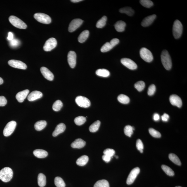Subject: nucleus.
<instances>
[{"instance_id":"1","label":"nucleus","mask_w":187,"mask_h":187,"mask_svg":"<svg viewBox=\"0 0 187 187\" xmlns=\"http://www.w3.org/2000/svg\"><path fill=\"white\" fill-rule=\"evenodd\" d=\"M13 174L12 169L8 167H5L0 171V179L3 182H9L12 179Z\"/></svg>"},{"instance_id":"2","label":"nucleus","mask_w":187,"mask_h":187,"mask_svg":"<svg viewBox=\"0 0 187 187\" xmlns=\"http://www.w3.org/2000/svg\"><path fill=\"white\" fill-rule=\"evenodd\" d=\"M161 61L162 65L167 70H169L172 67V62L170 56L167 50L162 51L161 55Z\"/></svg>"},{"instance_id":"3","label":"nucleus","mask_w":187,"mask_h":187,"mask_svg":"<svg viewBox=\"0 0 187 187\" xmlns=\"http://www.w3.org/2000/svg\"><path fill=\"white\" fill-rule=\"evenodd\" d=\"M183 25L180 21L175 20L174 23L173 28V32L175 38H179L182 35Z\"/></svg>"},{"instance_id":"4","label":"nucleus","mask_w":187,"mask_h":187,"mask_svg":"<svg viewBox=\"0 0 187 187\" xmlns=\"http://www.w3.org/2000/svg\"><path fill=\"white\" fill-rule=\"evenodd\" d=\"M9 21L15 27L20 29H26L27 26L24 22L14 16H11L9 18Z\"/></svg>"},{"instance_id":"5","label":"nucleus","mask_w":187,"mask_h":187,"mask_svg":"<svg viewBox=\"0 0 187 187\" xmlns=\"http://www.w3.org/2000/svg\"><path fill=\"white\" fill-rule=\"evenodd\" d=\"M34 18L38 22L44 24H49L52 22L50 17L46 14L42 13H37L34 15Z\"/></svg>"},{"instance_id":"6","label":"nucleus","mask_w":187,"mask_h":187,"mask_svg":"<svg viewBox=\"0 0 187 187\" xmlns=\"http://www.w3.org/2000/svg\"><path fill=\"white\" fill-rule=\"evenodd\" d=\"M140 54L141 58L147 62H150L153 59L152 53L146 48H142L140 51Z\"/></svg>"},{"instance_id":"7","label":"nucleus","mask_w":187,"mask_h":187,"mask_svg":"<svg viewBox=\"0 0 187 187\" xmlns=\"http://www.w3.org/2000/svg\"><path fill=\"white\" fill-rule=\"evenodd\" d=\"M16 126V122L14 121H11L6 124L3 131L4 135L8 137L12 135Z\"/></svg>"},{"instance_id":"8","label":"nucleus","mask_w":187,"mask_h":187,"mask_svg":"<svg viewBox=\"0 0 187 187\" xmlns=\"http://www.w3.org/2000/svg\"><path fill=\"white\" fill-rule=\"evenodd\" d=\"M76 102L79 107L87 108L90 105V102L87 98L82 96H77L75 99Z\"/></svg>"},{"instance_id":"9","label":"nucleus","mask_w":187,"mask_h":187,"mask_svg":"<svg viewBox=\"0 0 187 187\" xmlns=\"http://www.w3.org/2000/svg\"><path fill=\"white\" fill-rule=\"evenodd\" d=\"M57 44V41L56 39L50 38L46 41L43 47V49L46 52H50L55 48Z\"/></svg>"},{"instance_id":"10","label":"nucleus","mask_w":187,"mask_h":187,"mask_svg":"<svg viewBox=\"0 0 187 187\" xmlns=\"http://www.w3.org/2000/svg\"><path fill=\"white\" fill-rule=\"evenodd\" d=\"M140 172V169L139 167L134 168L130 172L128 177L126 183L128 185H131L134 182L138 175Z\"/></svg>"},{"instance_id":"11","label":"nucleus","mask_w":187,"mask_h":187,"mask_svg":"<svg viewBox=\"0 0 187 187\" xmlns=\"http://www.w3.org/2000/svg\"><path fill=\"white\" fill-rule=\"evenodd\" d=\"M83 20L80 19H75L72 20L70 23L68 28V31L70 32H72L78 29L82 25Z\"/></svg>"},{"instance_id":"12","label":"nucleus","mask_w":187,"mask_h":187,"mask_svg":"<svg viewBox=\"0 0 187 187\" xmlns=\"http://www.w3.org/2000/svg\"><path fill=\"white\" fill-rule=\"evenodd\" d=\"M8 64L11 66L16 68L25 70L27 67L25 63L19 60H11L8 61Z\"/></svg>"},{"instance_id":"13","label":"nucleus","mask_w":187,"mask_h":187,"mask_svg":"<svg viewBox=\"0 0 187 187\" xmlns=\"http://www.w3.org/2000/svg\"><path fill=\"white\" fill-rule=\"evenodd\" d=\"M121 63L126 67L131 70L136 69L137 66L135 62L130 59L123 58L121 60Z\"/></svg>"},{"instance_id":"14","label":"nucleus","mask_w":187,"mask_h":187,"mask_svg":"<svg viewBox=\"0 0 187 187\" xmlns=\"http://www.w3.org/2000/svg\"><path fill=\"white\" fill-rule=\"evenodd\" d=\"M68 61L70 66L72 68L75 67L76 64V54L73 51H70L68 54Z\"/></svg>"},{"instance_id":"15","label":"nucleus","mask_w":187,"mask_h":187,"mask_svg":"<svg viewBox=\"0 0 187 187\" xmlns=\"http://www.w3.org/2000/svg\"><path fill=\"white\" fill-rule=\"evenodd\" d=\"M169 101L171 105L180 108L182 105V99L178 96L173 95L169 97Z\"/></svg>"},{"instance_id":"16","label":"nucleus","mask_w":187,"mask_h":187,"mask_svg":"<svg viewBox=\"0 0 187 187\" xmlns=\"http://www.w3.org/2000/svg\"><path fill=\"white\" fill-rule=\"evenodd\" d=\"M42 74L47 80L52 81L54 79V75L50 71L45 67H42L40 69Z\"/></svg>"},{"instance_id":"17","label":"nucleus","mask_w":187,"mask_h":187,"mask_svg":"<svg viewBox=\"0 0 187 187\" xmlns=\"http://www.w3.org/2000/svg\"><path fill=\"white\" fill-rule=\"evenodd\" d=\"M43 96L42 92L37 91H34L32 92L28 96V101L32 102L35 100L39 99L41 98Z\"/></svg>"},{"instance_id":"18","label":"nucleus","mask_w":187,"mask_h":187,"mask_svg":"<svg viewBox=\"0 0 187 187\" xmlns=\"http://www.w3.org/2000/svg\"><path fill=\"white\" fill-rule=\"evenodd\" d=\"M29 90H26L18 92L16 96V99L20 103H22L24 101L29 93Z\"/></svg>"},{"instance_id":"19","label":"nucleus","mask_w":187,"mask_h":187,"mask_svg":"<svg viewBox=\"0 0 187 187\" xmlns=\"http://www.w3.org/2000/svg\"><path fill=\"white\" fill-rule=\"evenodd\" d=\"M156 17V15H152L146 17L141 22V25L143 27H147L150 26L154 21Z\"/></svg>"},{"instance_id":"20","label":"nucleus","mask_w":187,"mask_h":187,"mask_svg":"<svg viewBox=\"0 0 187 187\" xmlns=\"http://www.w3.org/2000/svg\"><path fill=\"white\" fill-rule=\"evenodd\" d=\"M85 145V141L82 139L79 138L76 140L71 143V146L73 148L80 149L84 147Z\"/></svg>"},{"instance_id":"21","label":"nucleus","mask_w":187,"mask_h":187,"mask_svg":"<svg viewBox=\"0 0 187 187\" xmlns=\"http://www.w3.org/2000/svg\"><path fill=\"white\" fill-rule=\"evenodd\" d=\"M66 128L65 125L63 123H60L58 124L53 133V136L54 137L57 136L59 134L63 133L65 131Z\"/></svg>"},{"instance_id":"22","label":"nucleus","mask_w":187,"mask_h":187,"mask_svg":"<svg viewBox=\"0 0 187 187\" xmlns=\"http://www.w3.org/2000/svg\"><path fill=\"white\" fill-rule=\"evenodd\" d=\"M33 154L36 157L39 158H43L47 157L48 156V152L46 150L37 149L33 151Z\"/></svg>"},{"instance_id":"23","label":"nucleus","mask_w":187,"mask_h":187,"mask_svg":"<svg viewBox=\"0 0 187 187\" xmlns=\"http://www.w3.org/2000/svg\"><path fill=\"white\" fill-rule=\"evenodd\" d=\"M126 25V23L123 21H118L115 24V28L117 31L122 32L124 31Z\"/></svg>"},{"instance_id":"24","label":"nucleus","mask_w":187,"mask_h":187,"mask_svg":"<svg viewBox=\"0 0 187 187\" xmlns=\"http://www.w3.org/2000/svg\"><path fill=\"white\" fill-rule=\"evenodd\" d=\"M47 123L44 120H41L37 122L35 124V128L37 131H40L44 129L47 126Z\"/></svg>"},{"instance_id":"25","label":"nucleus","mask_w":187,"mask_h":187,"mask_svg":"<svg viewBox=\"0 0 187 187\" xmlns=\"http://www.w3.org/2000/svg\"><path fill=\"white\" fill-rule=\"evenodd\" d=\"M89 35V31L86 30L83 31L81 33L78 37V41L79 42L83 43L85 42L88 39Z\"/></svg>"},{"instance_id":"26","label":"nucleus","mask_w":187,"mask_h":187,"mask_svg":"<svg viewBox=\"0 0 187 187\" xmlns=\"http://www.w3.org/2000/svg\"><path fill=\"white\" fill-rule=\"evenodd\" d=\"M38 184L41 187H43L46 184V178L45 175L42 173H40L38 175L37 178Z\"/></svg>"},{"instance_id":"27","label":"nucleus","mask_w":187,"mask_h":187,"mask_svg":"<svg viewBox=\"0 0 187 187\" xmlns=\"http://www.w3.org/2000/svg\"><path fill=\"white\" fill-rule=\"evenodd\" d=\"M88 160L89 158L87 156L83 155L77 159L76 164L79 166H84L88 163Z\"/></svg>"},{"instance_id":"28","label":"nucleus","mask_w":187,"mask_h":187,"mask_svg":"<svg viewBox=\"0 0 187 187\" xmlns=\"http://www.w3.org/2000/svg\"><path fill=\"white\" fill-rule=\"evenodd\" d=\"M96 73L98 76L104 77H108L110 75L109 71L104 69H98L96 71Z\"/></svg>"},{"instance_id":"29","label":"nucleus","mask_w":187,"mask_h":187,"mask_svg":"<svg viewBox=\"0 0 187 187\" xmlns=\"http://www.w3.org/2000/svg\"><path fill=\"white\" fill-rule=\"evenodd\" d=\"M101 124V122L99 121H96L92 123L89 128L90 131L91 133H95L99 130Z\"/></svg>"},{"instance_id":"30","label":"nucleus","mask_w":187,"mask_h":187,"mask_svg":"<svg viewBox=\"0 0 187 187\" xmlns=\"http://www.w3.org/2000/svg\"><path fill=\"white\" fill-rule=\"evenodd\" d=\"M119 12L121 13H125L129 16H133L135 13L133 9L130 7H125L121 8Z\"/></svg>"},{"instance_id":"31","label":"nucleus","mask_w":187,"mask_h":187,"mask_svg":"<svg viewBox=\"0 0 187 187\" xmlns=\"http://www.w3.org/2000/svg\"><path fill=\"white\" fill-rule=\"evenodd\" d=\"M169 158L172 162L173 163L176 164V165L179 166H180L181 165V162L179 158L175 154H170L169 155Z\"/></svg>"},{"instance_id":"32","label":"nucleus","mask_w":187,"mask_h":187,"mask_svg":"<svg viewBox=\"0 0 187 187\" xmlns=\"http://www.w3.org/2000/svg\"><path fill=\"white\" fill-rule=\"evenodd\" d=\"M94 187H109V185L108 181L105 179H102L96 182Z\"/></svg>"},{"instance_id":"33","label":"nucleus","mask_w":187,"mask_h":187,"mask_svg":"<svg viewBox=\"0 0 187 187\" xmlns=\"http://www.w3.org/2000/svg\"><path fill=\"white\" fill-rule=\"evenodd\" d=\"M118 99L120 103L123 104H127L130 102V99L128 96L121 94L118 96Z\"/></svg>"},{"instance_id":"34","label":"nucleus","mask_w":187,"mask_h":187,"mask_svg":"<svg viewBox=\"0 0 187 187\" xmlns=\"http://www.w3.org/2000/svg\"><path fill=\"white\" fill-rule=\"evenodd\" d=\"M54 184L57 187H65V182L61 177H56L54 179Z\"/></svg>"},{"instance_id":"35","label":"nucleus","mask_w":187,"mask_h":187,"mask_svg":"<svg viewBox=\"0 0 187 187\" xmlns=\"http://www.w3.org/2000/svg\"><path fill=\"white\" fill-rule=\"evenodd\" d=\"M107 18L106 16H104L101 19L99 20L96 23V27L98 28H102L104 27L106 24Z\"/></svg>"},{"instance_id":"36","label":"nucleus","mask_w":187,"mask_h":187,"mask_svg":"<svg viewBox=\"0 0 187 187\" xmlns=\"http://www.w3.org/2000/svg\"><path fill=\"white\" fill-rule=\"evenodd\" d=\"M135 130L133 127L130 125L126 126L124 129V133L126 135L129 137H131L133 133V131Z\"/></svg>"},{"instance_id":"37","label":"nucleus","mask_w":187,"mask_h":187,"mask_svg":"<svg viewBox=\"0 0 187 187\" xmlns=\"http://www.w3.org/2000/svg\"><path fill=\"white\" fill-rule=\"evenodd\" d=\"M162 168L166 174L168 175L169 176H173L174 175V171L169 166L165 165H162Z\"/></svg>"},{"instance_id":"38","label":"nucleus","mask_w":187,"mask_h":187,"mask_svg":"<svg viewBox=\"0 0 187 187\" xmlns=\"http://www.w3.org/2000/svg\"><path fill=\"white\" fill-rule=\"evenodd\" d=\"M62 106H63V103L62 102L59 100H58L55 102L53 104L52 109L54 111L57 112L61 109Z\"/></svg>"},{"instance_id":"39","label":"nucleus","mask_w":187,"mask_h":187,"mask_svg":"<svg viewBox=\"0 0 187 187\" xmlns=\"http://www.w3.org/2000/svg\"><path fill=\"white\" fill-rule=\"evenodd\" d=\"M86 118L83 116H79L75 118L74 122L77 126L82 125L86 121Z\"/></svg>"},{"instance_id":"40","label":"nucleus","mask_w":187,"mask_h":187,"mask_svg":"<svg viewBox=\"0 0 187 187\" xmlns=\"http://www.w3.org/2000/svg\"><path fill=\"white\" fill-rule=\"evenodd\" d=\"M145 86V83L143 81H140L136 83L135 87L139 92H141L144 89Z\"/></svg>"},{"instance_id":"41","label":"nucleus","mask_w":187,"mask_h":187,"mask_svg":"<svg viewBox=\"0 0 187 187\" xmlns=\"http://www.w3.org/2000/svg\"><path fill=\"white\" fill-rule=\"evenodd\" d=\"M113 47L111 46L110 43L107 42L102 47L101 51L102 52H109L112 49Z\"/></svg>"},{"instance_id":"42","label":"nucleus","mask_w":187,"mask_h":187,"mask_svg":"<svg viewBox=\"0 0 187 187\" xmlns=\"http://www.w3.org/2000/svg\"><path fill=\"white\" fill-rule=\"evenodd\" d=\"M140 2L142 5L146 8H150L153 5V3L150 0H141Z\"/></svg>"},{"instance_id":"43","label":"nucleus","mask_w":187,"mask_h":187,"mask_svg":"<svg viewBox=\"0 0 187 187\" xmlns=\"http://www.w3.org/2000/svg\"><path fill=\"white\" fill-rule=\"evenodd\" d=\"M149 131L151 135L154 137L159 138L161 137V134L159 132L153 128H150L149 129Z\"/></svg>"},{"instance_id":"44","label":"nucleus","mask_w":187,"mask_h":187,"mask_svg":"<svg viewBox=\"0 0 187 187\" xmlns=\"http://www.w3.org/2000/svg\"><path fill=\"white\" fill-rule=\"evenodd\" d=\"M104 155L110 157L112 158L115 154V151L114 150L111 149H107L104 150L103 152Z\"/></svg>"},{"instance_id":"45","label":"nucleus","mask_w":187,"mask_h":187,"mask_svg":"<svg viewBox=\"0 0 187 187\" xmlns=\"http://www.w3.org/2000/svg\"><path fill=\"white\" fill-rule=\"evenodd\" d=\"M156 88L154 84L151 85L149 87L148 91V94L149 96H152L156 92Z\"/></svg>"},{"instance_id":"46","label":"nucleus","mask_w":187,"mask_h":187,"mask_svg":"<svg viewBox=\"0 0 187 187\" xmlns=\"http://www.w3.org/2000/svg\"><path fill=\"white\" fill-rule=\"evenodd\" d=\"M20 44V42L18 39H13L10 41V46L12 47H18Z\"/></svg>"},{"instance_id":"47","label":"nucleus","mask_w":187,"mask_h":187,"mask_svg":"<svg viewBox=\"0 0 187 187\" xmlns=\"http://www.w3.org/2000/svg\"><path fill=\"white\" fill-rule=\"evenodd\" d=\"M136 147L138 150L140 151L143 149V145L142 141L140 139H138L136 142Z\"/></svg>"},{"instance_id":"48","label":"nucleus","mask_w":187,"mask_h":187,"mask_svg":"<svg viewBox=\"0 0 187 187\" xmlns=\"http://www.w3.org/2000/svg\"><path fill=\"white\" fill-rule=\"evenodd\" d=\"M7 101L4 96H0V107H4L6 104Z\"/></svg>"},{"instance_id":"49","label":"nucleus","mask_w":187,"mask_h":187,"mask_svg":"<svg viewBox=\"0 0 187 187\" xmlns=\"http://www.w3.org/2000/svg\"><path fill=\"white\" fill-rule=\"evenodd\" d=\"M119 40L118 39L114 38L112 39L109 43H110L111 46H112L113 48V47L118 44V43H119Z\"/></svg>"},{"instance_id":"50","label":"nucleus","mask_w":187,"mask_h":187,"mask_svg":"<svg viewBox=\"0 0 187 187\" xmlns=\"http://www.w3.org/2000/svg\"><path fill=\"white\" fill-rule=\"evenodd\" d=\"M169 115L166 114V113H164L162 116V120L164 122H167L169 120Z\"/></svg>"},{"instance_id":"51","label":"nucleus","mask_w":187,"mask_h":187,"mask_svg":"<svg viewBox=\"0 0 187 187\" xmlns=\"http://www.w3.org/2000/svg\"><path fill=\"white\" fill-rule=\"evenodd\" d=\"M111 158L110 157H109L106 155H104L102 156V159L104 161L106 162H109L110 161Z\"/></svg>"},{"instance_id":"52","label":"nucleus","mask_w":187,"mask_h":187,"mask_svg":"<svg viewBox=\"0 0 187 187\" xmlns=\"http://www.w3.org/2000/svg\"><path fill=\"white\" fill-rule=\"evenodd\" d=\"M13 38H14V35H13V34L11 32H9L8 33V36L7 37V39L9 41H11L13 39Z\"/></svg>"},{"instance_id":"53","label":"nucleus","mask_w":187,"mask_h":187,"mask_svg":"<svg viewBox=\"0 0 187 187\" xmlns=\"http://www.w3.org/2000/svg\"><path fill=\"white\" fill-rule=\"evenodd\" d=\"M153 119L155 121H158L160 119V116L157 113H155L154 115Z\"/></svg>"},{"instance_id":"54","label":"nucleus","mask_w":187,"mask_h":187,"mask_svg":"<svg viewBox=\"0 0 187 187\" xmlns=\"http://www.w3.org/2000/svg\"><path fill=\"white\" fill-rule=\"evenodd\" d=\"M71 1L72 2L76 3L82 1V0H71Z\"/></svg>"},{"instance_id":"55","label":"nucleus","mask_w":187,"mask_h":187,"mask_svg":"<svg viewBox=\"0 0 187 187\" xmlns=\"http://www.w3.org/2000/svg\"><path fill=\"white\" fill-rule=\"evenodd\" d=\"M4 82V81L2 78L0 77V85L2 84Z\"/></svg>"},{"instance_id":"56","label":"nucleus","mask_w":187,"mask_h":187,"mask_svg":"<svg viewBox=\"0 0 187 187\" xmlns=\"http://www.w3.org/2000/svg\"><path fill=\"white\" fill-rule=\"evenodd\" d=\"M140 151V152L142 153H143V150H141Z\"/></svg>"},{"instance_id":"57","label":"nucleus","mask_w":187,"mask_h":187,"mask_svg":"<svg viewBox=\"0 0 187 187\" xmlns=\"http://www.w3.org/2000/svg\"><path fill=\"white\" fill-rule=\"evenodd\" d=\"M116 158H118V156H116Z\"/></svg>"},{"instance_id":"58","label":"nucleus","mask_w":187,"mask_h":187,"mask_svg":"<svg viewBox=\"0 0 187 187\" xmlns=\"http://www.w3.org/2000/svg\"><path fill=\"white\" fill-rule=\"evenodd\" d=\"M176 187H182L179 186H176Z\"/></svg>"}]
</instances>
